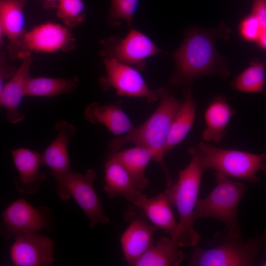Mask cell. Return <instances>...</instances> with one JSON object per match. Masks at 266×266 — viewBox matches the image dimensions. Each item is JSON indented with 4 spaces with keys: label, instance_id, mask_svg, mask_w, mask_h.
<instances>
[{
    "label": "cell",
    "instance_id": "obj_1",
    "mask_svg": "<svg viewBox=\"0 0 266 266\" xmlns=\"http://www.w3.org/2000/svg\"><path fill=\"white\" fill-rule=\"evenodd\" d=\"M188 152L191 157L189 164L179 171L177 182L164 191L179 215L177 229L171 238L180 247L196 246L200 238L194 225L197 219L195 209L205 170L196 145L189 147Z\"/></svg>",
    "mask_w": 266,
    "mask_h": 266
},
{
    "label": "cell",
    "instance_id": "obj_2",
    "mask_svg": "<svg viewBox=\"0 0 266 266\" xmlns=\"http://www.w3.org/2000/svg\"><path fill=\"white\" fill-rule=\"evenodd\" d=\"M216 33L199 29L189 31L181 46L173 53L176 67L169 83L188 84L197 78L216 74L222 78L229 74L221 66L215 47Z\"/></svg>",
    "mask_w": 266,
    "mask_h": 266
},
{
    "label": "cell",
    "instance_id": "obj_3",
    "mask_svg": "<svg viewBox=\"0 0 266 266\" xmlns=\"http://www.w3.org/2000/svg\"><path fill=\"white\" fill-rule=\"evenodd\" d=\"M155 111L141 125L124 135L114 138L109 144L111 153L119 151L125 144L146 147L154 154L153 160L161 165L166 179L167 187L173 185L172 179L164 163V149L171 125L182 100L169 94L167 89L160 98Z\"/></svg>",
    "mask_w": 266,
    "mask_h": 266
},
{
    "label": "cell",
    "instance_id": "obj_4",
    "mask_svg": "<svg viewBox=\"0 0 266 266\" xmlns=\"http://www.w3.org/2000/svg\"><path fill=\"white\" fill-rule=\"evenodd\" d=\"M216 246L204 249H193L189 264L194 266H251L260 250L266 244V230L244 241L227 231L217 232L209 240Z\"/></svg>",
    "mask_w": 266,
    "mask_h": 266
},
{
    "label": "cell",
    "instance_id": "obj_5",
    "mask_svg": "<svg viewBox=\"0 0 266 266\" xmlns=\"http://www.w3.org/2000/svg\"><path fill=\"white\" fill-rule=\"evenodd\" d=\"M216 185L204 198L198 199L195 209L198 218H211L225 225L232 235L241 238L237 218L238 207L248 188L242 182L232 180L215 172Z\"/></svg>",
    "mask_w": 266,
    "mask_h": 266
},
{
    "label": "cell",
    "instance_id": "obj_6",
    "mask_svg": "<svg viewBox=\"0 0 266 266\" xmlns=\"http://www.w3.org/2000/svg\"><path fill=\"white\" fill-rule=\"evenodd\" d=\"M205 170H215L229 178L253 183L259 181L258 172H266V152L256 154L233 149H224L201 141L196 144Z\"/></svg>",
    "mask_w": 266,
    "mask_h": 266
},
{
    "label": "cell",
    "instance_id": "obj_7",
    "mask_svg": "<svg viewBox=\"0 0 266 266\" xmlns=\"http://www.w3.org/2000/svg\"><path fill=\"white\" fill-rule=\"evenodd\" d=\"M96 175L93 168L88 169L85 174L70 170L52 175L56 181V192L60 200L73 198L89 219L90 229L100 223L106 225L110 222L95 190L94 181Z\"/></svg>",
    "mask_w": 266,
    "mask_h": 266
},
{
    "label": "cell",
    "instance_id": "obj_8",
    "mask_svg": "<svg viewBox=\"0 0 266 266\" xmlns=\"http://www.w3.org/2000/svg\"><path fill=\"white\" fill-rule=\"evenodd\" d=\"M1 217L0 233L5 240L20 234L53 228L54 218L48 208H35L22 198L10 203L2 212Z\"/></svg>",
    "mask_w": 266,
    "mask_h": 266
},
{
    "label": "cell",
    "instance_id": "obj_9",
    "mask_svg": "<svg viewBox=\"0 0 266 266\" xmlns=\"http://www.w3.org/2000/svg\"><path fill=\"white\" fill-rule=\"evenodd\" d=\"M105 75L100 84L104 91L114 88L119 96L144 98L150 103L160 99L166 88L151 89L137 69L111 58H105Z\"/></svg>",
    "mask_w": 266,
    "mask_h": 266
},
{
    "label": "cell",
    "instance_id": "obj_10",
    "mask_svg": "<svg viewBox=\"0 0 266 266\" xmlns=\"http://www.w3.org/2000/svg\"><path fill=\"white\" fill-rule=\"evenodd\" d=\"M101 54L123 64L134 66L139 70L145 69V59L164 52L143 33L132 28L123 38L110 37L101 42Z\"/></svg>",
    "mask_w": 266,
    "mask_h": 266
},
{
    "label": "cell",
    "instance_id": "obj_11",
    "mask_svg": "<svg viewBox=\"0 0 266 266\" xmlns=\"http://www.w3.org/2000/svg\"><path fill=\"white\" fill-rule=\"evenodd\" d=\"M74 38L66 27L48 22L26 32L20 42L18 58L32 52L53 53L72 48Z\"/></svg>",
    "mask_w": 266,
    "mask_h": 266
},
{
    "label": "cell",
    "instance_id": "obj_12",
    "mask_svg": "<svg viewBox=\"0 0 266 266\" xmlns=\"http://www.w3.org/2000/svg\"><path fill=\"white\" fill-rule=\"evenodd\" d=\"M15 241L10 256L17 266H47L54 261V243L52 240L37 233L20 234Z\"/></svg>",
    "mask_w": 266,
    "mask_h": 266
},
{
    "label": "cell",
    "instance_id": "obj_13",
    "mask_svg": "<svg viewBox=\"0 0 266 266\" xmlns=\"http://www.w3.org/2000/svg\"><path fill=\"white\" fill-rule=\"evenodd\" d=\"M13 164L19 173L15 179L16 189L22 194H34L37 192L46 178L40 170L43 164L42 154L27 148L12 150Z\"/></svg>",
    "mask_w": 266,
    "mask_h": 266
},
{
    "label": "cell",
    "instance_id": "obj_14",
    "mask_svg": "<svg viewBox=\"0 0 266 266\" xmlns=\"http://www.w3.org/2000/svg\"><path fill=\"white\" fill-rule=\"evenodd\" d=\"M22 59V63L14 75L0 90V104L5 109L6 119L14 125L22 122L25 118L18 108L26 96L27 85L31 78L32 55H27Z\"/></svg>",
    "mask_w": 266,
    "mask_h": 266
},
{
    "label": "cell",
    "instance_id": "obj_15",
    "mask_svg": "<svg viewBox=\"0 0 266 266\" xmlns=\"http://www.w3.org/2000/svg\"><path fill=\"white\" fill-rule=\"evenodd\" d=\"M27 1L0 0V37L8 39V55L13 60L18 58L19 45L26 33L24 7Z\"/></svg>",
    "mask_w": 266,
    "mask_h": 266
},
{
    "label": "cell",
    "instance_id": "obj_16",
    "mask_svg": "<svg viewBox=\"0 0 266 266\" xmlns=\"http://www.w3.org/2000/svg\"><path fill=\"white\" fill-rule=\"evenodd\" d=\"M57 135L41 153L43 164L50 169L51 175L70 170L68 147L70 141L77 133L74 125L66 120L55 124Z\"/></svg>",
    "mask_w": 266,
    "mask_h": 266
},
{
    "label": "cell",
    "instance_id": "obj_17",
    "mask_svg": "<svg viewBox=\"0 0 266 266\" xmlns=\"http://www.w3.org/2000/svg\"><path fill=\"white\" fill-rule=\"evenodd\" d=\"M85 119L93 125L100 123L115 136L128 133L135 127L128 116L117 103L100 104L94 102L84 111Z\"/></svg>",
    "mask_w": 266,
    "mask_h": 266
},
{
    "label": "cell",
    "instance_id": "obj_18",
    "mask_svg": "<svg viewBox=\"0 0 266 266\" xmlns=\"http://www.w3.org/2000/svg\"><path fill=\"white\" fill-rule=\"evenodd\" d=\"M158 229L139 219L131 223L120 238L124 258L130 265L133 266L153 244L154 234Z\"/></svg>",
    "mask_w": 266,
    "mask_h": 266
},
{
    "label": "cell",
    "instance_id": "obj_19",
    "mask_svg": "<svg viewBox=\"0 0 266 266\" xmlns=\"http://www.w3.org/2000/svg\"><path fill=\"white\" fill-rule=\"evenodd\" d=\"M132 202L144 212L154 226L163 230L171 237L173 236L178 222L175 219L171 208L172 205L165 191L151 198L141 194Z\"/></svg>",
    "mask_w": 266,
    "mask_h": 266
},
{
    "label": "cell",
    "instance_id": "obj_20",
    "mask_svg": "<svg viewBox=\"0 0 266 266\" xmlns=\"http://www.w3.org/2000/svg\"><path fill=\"white\" fill-rule=\"evenodd\" d=\"M104 168V191L109 199L121 197L132 202L142 194L122 164L112 154Z\"/></svg>",
    "mask_w": 266,
    "mask_h": 266
},
{
    "label": "cell",
    "instance_id": "obj_21",
    "mask_svg": "<svg viewBox=\"0 0 266 266\" xmlns=\"http://www.w3.org/2000/svg\"><path fill=\"white\" fill-rule=\"evenodd\" d=\"M236 113L234 109L223 96L213 98L204 113L205 128L202 133L204 141L218 143L227 133V128L232 118Z\"/></svg>",
    "mask_w": 266,
    "mask_h": 266
},
{
    "label": "cell",
    "instance_id": "obj_22",
    "mask_svg": "<svg viewBox=\"0 0 266 266\" xmlns=\"http://www.w3.org/2000/svg\"><path fill=\"white\" fill-rule=\"evenodd\" d=\"M196 100L189 88L172 122L164 149L165 156L181 143L189 133L196 118Z\"/></svg>",
    "mask_w": 266,
    "mask_h": 266
},
{
    "label": "cell",
    "instance_id": "obj_23",
    "mask_svg": "<svg viewBox=\"0 0 266 266\" xmlns=\"http://www.w3.org/2000/svg\"><path fill=\"white\" fill-rule=\"evenodd\" d=\"M111 154L122 164L137 188L142 192L149 182L145 171L150 161L154 159L153 152L145 147L135 146Z\"/></svg>",
    "mask_w": 266,
    "mask_h": 266
},
{
    "label": "cell",
    "instance_id": "obj_24",
    "mask_svg": "<svg viewBox=\"0 0 266 266\" xmlns=\"http://www.w3.org/2000/svg\"><path fill=\"white\" fill-rule=\"evenodd\" d=\"M171 237L162 236L138 259L133 266H178L184 254Z\"/></svg>",
    "mask_w": 266,
    "mask_h": 266
},
{
    "label": "cell",
    "instance_id": "obj_25",
    "mask_svg": "<svg viewBox=\"0 0 266 266\" xmlns=\"http://www.w3.org/2000/svg\"><path fill=\"white\" fill-rule=\"evenodd\" d=\"M78 82L77 76L67 79L31 77L27 85L26 96L50 98L62 94H70L75 90Z\"/></svg>",
    "mask_w": 266,
    "mask_h": 266
},
{
    "label": "cell",
    "instance_id": "obj_26",
    "mask_svg": "<svg viewBox=\"0 0 266 266\" xmlns=\"http://www.w3.org/2000/svg\"><path fill=\"white\" fill-rule=\"evenodd\" d=\"M265 62L255 61L233 81V89L247 93L263 92L265 85Z\"/></svg>",
    "mask_w": 266,
    "mask_h": 266
},
{
    "label": "cell",
    "instance_id": "obj_27",
    "mask_svg": "<svg viewBox=\"0 0 266 266\" xmlns=\"http://www.w3.org/2000/svg\"><path fill=\"white\" fill-rule=\"evenodd\" d=\"M56 7L57 17L68 28L76 27L85 20L83 0H59Z\"/></svg>",
    "mask_w": 266,
    "mask_h": 266
},
{
    "label": "cell",
    "instance_id": "obj_28",
    "mask_svg": "<svg viewBox=\"0 0 266 266\" xmlns=\"http://www.w3.org/2000/svg\"><path fill=\"white\" fill-rule=\"evenodd\" d=\"M140 0H112L109 8L107 22L110 26L120 25L124 20L130 29L133 28V19Z\"/></svg>",
    "mask_w": 266,
    "mask_h": 266
},
{
    "label": "cell",
    "instance_id": "obj_29",
    "mask_svg": "<svg viewBox=\"0 0 266 266\" xmlns=\"http://www.w3.org/2000/svg\"><path fill=\"white\" fill-rule=\"evenodd\" d=\"M262 30L258 20L251 14L245 18L240 24L241 35L248 41H257Z\"/></svg>",
    "mask_w": 266,
    "mask_h": 266
},
{
    "label": "cell",
    "instance_id": "obj_30",
    "mask_svg": "<svg viewBox=\"0 0 266 266\" xmlns=\"http://www.w3.org/2000/svg\"><path fill=\"white\" fill-rule=\"evenodd\" d=\"M251 14L258 20L262 30H266V0H254Z\"/></svg>",
    "mask_w": 266,
    "mask_h": 266
},
{
    "label": "cell",
    "instance_id": "obj_31",
    "mask_svg": "<svg viewBox=\"0 0 266 266\" xmlns=\"http://www.w3.org/2000/svg\"><path fill=\"white\" fill-rule=\"evenodd\" d=\"M3 56H1L0 66V90L5 84V81L10 79L15 74L17 68L8 66L4 62Z\"/></svg>",
    "mask_w": 266,
    "mask_h": 266
},
{
    "label": "cell",
    "instance_id": "obj_32",
    "mask_svg": "<svg viewBox=\"0 0 266 266\" xmlns=\"http://www.w3.org/2000/svg\"><path fill=\"white\" fill-rule=\"evenodd\" d=\"M259 46L266 49V30H262L260 35L256 41Z\"/></svg>",
    "mask_w": 266,
    "mask_h": 266
},
{
    "label": "cell",
    "instance_id": "obj_33",
    "mask_svg": "<svg viewBox=\"0 0 266 266\" xmlns=\"http://www.w3.org/2000/svg\"><path fill=\"white\" fill-rule=\"evenodd\" d=\"M49 6H56L59 0H44Z\"/></svg>",
    "mask_w": 266,
    "mask_h": 266
},
{
    "label": "cell",
    "instance_id": "obj_34",
    "mask_svg": "<svg viewBox=\"0 0 266 266\" xmlns=\"http://www.w3.org/2000/svg\"><path fill=\"white\" fill-rule=\"evenodd\" d=\"M260 266H266V260L263 263H262V264H261Z\"/></svg>",
    "mask_w": 266,
    "mask_h": 266
}]
</instances>
